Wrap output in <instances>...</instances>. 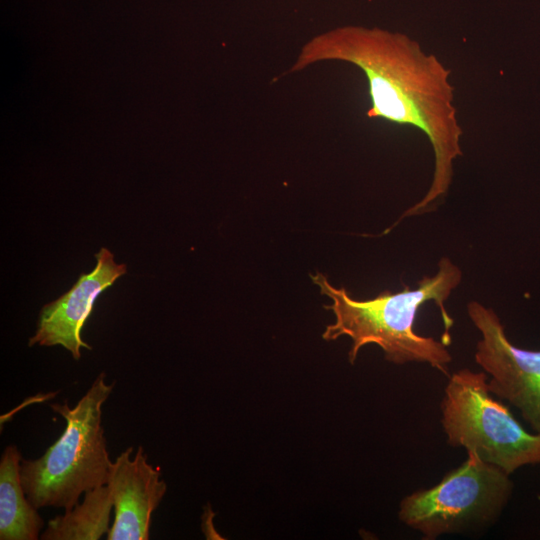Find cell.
Masks as SVG:
<instances>
[{"label":"cell","instance_id":"ba28073f","mask_svg":"<svg viewBox=\"0 0 540 540\" xmlns=\"http://www.w3.org/2000/svg\"><path fill=\"white\" fill-rule=\"evenodd\" d=\"M132 447L112 462L106 485L114 504V520L108 540H147L151 516L163 499L167 485L161 470L148 462L142 446Z\"/></svg>","mask_w":540,"mask_h":540},{"label":"cell","instance_id":"3957f363","mask_svg":"<svg viewBox=\"0 0 540 540\" xmlns=\"http://www.w3.org/2000/svg\"><path fill=\"white\" fill-rule=\"evenodd\" d=\"M114 383L99 374L74 407L51 405L66 426L38 459L22 460L20 476L29 501L37 508L72 509L82 494L105 485L112 461L102 426V406Z\"/></svg>","mask_w":540,"mask_h":540},{"label":"cell","instance_id":"5b68a950","mask_svg":"<svg viewBox=\"0 0 540 540\" xmlns=\"http://www.w3.org/2000/svg\"><path fill=\"white\" fill-rule=\"evenodd\" d=\"M467 459L430 488L402 499L399 519L424 539L478 530L492 524L513 489L509 474L467 451Z\"/></svg>","mask_w":540,"mask_h":540},{"label":"cell","instance_id":"30bf717a","mask_svg":"<svg viewBox=\"0 0 540 540\" xmlns=\"http://www.w3.org/2000/svg\"><path fill=\"white\" fill-rule=\"evenodd\" d=\"M113 497L105 484L87 491L81 504L51 519L44 540H97L108 534Z\"/></svg>","mask_w":540,"mask_h":540},{"label":"cell","instance_id":"8992f818","mask_svg":"<svg viewBox=\"0 0 540 540\" xmlns=\"http://www.w3.org/2000/svg\"><path fill=\"white\" fill-rule=\"evenodd\" d=\"M467 313L482 336L474 357L490 376V392L519 409L523 419L540 434V350L514 346L491 308L471 301Z\"/></svg>","mask_w":540,"mask_h":540},{"label":"cell","instance_id":"6da1fadb","mask_svg":"<svg viewBox=\"0 0 540 540\" xmlns=\"http://www.w3.org/2000/svg\"><path fill=\"white\" fill-rule=\"evenodd\" d=\"M325 61L358 68L367 80V117L421 131L434 153V173L425 196L400 218L424 212L449 190L463 130L454 105L451 70L409 35L380 27L343 25L310 38L289 72Z\"/></svg>","mask_w":540,"mask_h":540},{"label":"cell","instance_id":"277c9868","mask_svg":"<svg viewBox=\"0 0 540 540\" xmlns=\"http://www.w3.org/2000/svg\"><path fill=\"white\" fill-rule=\"evenodd\" d=\"M441 413L452 447L473 451L509 475L522 466L540 463V434L527 432L491 396L485 372L464 368L449 376Z\"/></svg>","mask_w":540,"mask_h":540},{"label":"cell","instance_id":"7a4b0ae2","mask_svg":"<svg viewBox=\"0 0 540 540\" xmlns=\"http://www.w3.org/2000/svg\"><path fill=\"white\" fill-rule=\"evenodd\" d=\"M313 282L327 295L336 321L322 335L335 340L347 335L353 345L348 357L354 363L359 350L377 344L385 358L396 364L422 362L449 375L452 356L447 349L453 320L445 301L460 284L462 272L447 257L438 263L434 276L423 277L416 289L404 286L400 292L383 291L369 300L352 298L345 288H335L322 273L311 275Z\"/></svg>","mask_w":540,"mask_h":540},{"label":"cell","instance_id":"52a82bcc","mask_svg":"<svg viewBox=\"0 0 540 540\" xmlns=\"http://www.w3.org/2000/svg\"><path fill=\"white\" fill-rule=\"evenodd\" d=\"M95 257L97 264L92 272L81 274L68 292L43 306L29 346L61 345L75 360L80 359L81 348L91 350L81 338L82 328L99 294L127 272L126 265L116 263L111 251L104 247Z\"/></svg>","mask_w":540,"mask_h":540},{"label":"cell","instance_id":"9c48e42d","mask_svg":"<svg viewBox=\"0 0 540 540\" xmlns=\"http://www.w3.org/2000/svg\"><path fill=\"white\" fill-rule=\"evenodd\" d=\"M21 452L5 448L0 460V539L37 540L44 521L29 501L22 485Z\"/></svg>","mask_w":540,"mask_h":540}]
</instances>
